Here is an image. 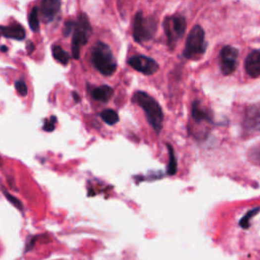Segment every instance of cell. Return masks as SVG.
<instances>
[{
  "instance_id": "18",
  "label": "cell",
  "mask_w": 260,
  "mask_h": 260,
  "mask_svg": "<svg viewBox=\"0 0 260 260\" xmlns=\"http://www.w3.org/2000/svg\"><path fill=\"white\" fill-rule=\"evenodd\" d=\"M39 11L40 9L38 7H33L31 12L29 13V25L32 31L38 32L40 30V21H39Z\"/></svg>"
},
{
  "instance_id": "4",
  "label": "cell",
  "mask_w": 260,
  "mask_h": 260,
  "mask_svg": "<svg viewBox=\"0 0 260 260\" xmlns=\"http://www.w3.org/2000/svg\"><path fill=\"white\" fill-rule=\"evenodd\" d=\"M92 26L87 14L81 13L75 21V28L72 36L71 53L74 59H79L81 49L85 46L92 35Z\"/></svg>"
},
{
  "instance_id": "5",
  "label": "cell",
  "mask_w": 260,
  "mask_h": 260,
  "mask_svg": "<svg viewBox=\"0 0 260 260\" xmlns=\"http://www.w3.org/2000/svg\"><path fill=\"white\" fill-rule=\"evenodd\" d=\"M157 23L155 17H146L142 11H138L134 16L133 38L138 43L150 41L154 38Z\"/></svg>"
},
{
  "instance_id": "16",
  "label": "cell",
  "mask_w": 260,
  "mask_h": 260,
  "mask_svg": "<svg viewBox=\"0 0 260 260\" xmlns=\"http://www.w3.org/2000/svg\"><path fill=\"white\" fill-rule=\"evenodd\" d=\"M100 116H101V118L104 120V122L108 125H115L119 121L118 113L112 109H106L102 111Z\"/></svg>"
},
{
  "instance_id": "9",
  "label": "cell",
  "mask_w": 260,
  "mask_h": 260,
  "mask_svg": "<svg viewBox=\"0 0 260 260\" xmlns=\"http://www.w3.org/2000/svg\"><path fill=\"white\" fill-rule=\"evenodd\" d=\"M128 64L134 70L146 75L155 74L158 70V64L156 60L145 55H135L130 57L128 59Z\"/></svg>"
},
{
  "instance_id": "6",
  "label": "cell",
  "mask_w": 260,
  "mask_h": 260,
  "mask_svg": "<svg viewBox=\"0 0 260 260\" xmlns=\"http://www.w3.org/2000/svg\"><path fill=\"white\" fill-rule=\"evenodd\" d=\"M163 27L168 39V45L173 49L185 34L186 19L180 14L169 15L164 19Z\"/></svg>"
},
{
  "instance_id": "10",
  "label": "cell",
  "mask_w": 260,
  "mask_h": 260,
  "mask_svg": "<svg viewBox=\"0 0 260 260\" xmlns=\"http://www.w3.org/2000/svg\"><path fill=\"white\" fill-rule=\"evenodd\" d=\"M239 50L233 46H225L221 51V70L224 75H231L238 66Z\"/></svg>"
},
{
  "instance_id": "12",
  "label": "cell",
  "mask_w": 260,
  "mask_h": 260,
  "mask_svg": "<svg viewBox=\"0 0 260 260\" xmlns=\"http://www.w3.org/2000/svg\"><path fill=\"white\" fill-rule=\"evenodd\" d=\"M246 72L253 78L260 76V49L253 50L245 60Z\"/></svg>"
},
{
  "instance_id": "3",
  "label": "cell",
  "mask_w": 260,
  "mask_h": 260,
  "mask_svg": "<svg viewBox=\"0 0 260 260\" xmlns=\"http://www.w3.org/2000/svg\"><path fill=\"white\" fill-rule=\"evenodd\" d=\"M208 42L206 40V32L201 26L196 25L192 28L187 37L183 56L188 60H199L206 54Z\"/></svg>"
},
{
  "instance_id": "8",
  "label": "cell",
  "mask_w": 260,
  "mask_h": 260,
  "mask_svg": "<svg viewBox=\"0 0 260 260\" xmlns=\"http://www.w3.org/2000/svg\"><path fill=\"white\" fill-rule=\"evenodd\" d=\"M243 128L247 135L260 133V104L249 106L244 114Z\"/></svg>"
},
{
  "instance_id": "24",
  "label": "cell",
  "mask_w": 260,
  "mask_h": 260,
  "mask_svg": "<svg viewBox=\"0 0 260 260\" xmlns=\"http://www.w3.org/2000/svg\"><path fill=\"white\" fill-rule=\"evenodd\" d=\"M27 48H28V53H29V54H32V52H33L34 49H35L34 43L31 42V41H29V43H28V45H27Z\"/></svg>"
},
{
  "instance_id": "11",
  "label": "cell",
  "mask_w": 260,
  "mask_h": 260,
  "mask_svg": "<svg viewBox=\"0 0 260 260\" xmlns=\"http://www.w3.org/2000/svg\"><path fill=\"white\" fill-rule=\"evenodd\" d=\"M60 7H61V2L58 1V0H44L42 1L39 9L41 12L43 21L51 23L60 11Z\"/></svg>"
},
{
  "instance_id": "2",
  "label": "cell",
  "mask_w": 260,
  "mask_h": 260,
  "mask_svg": "<svg viewBox=\"0 0 260 260\" xmlns=\"http://www.w3.org/2000/svg\"><path fill=\"white\" fill-rule=\"evenodd\" d=\"M93 66L105 76L113 75L117 69V61L109 45L104 42H97L91 53Z\"/></svg>"
},
{
  "instance_id": "19",
  "label": "cell",
  "mask_w": 260,
  "mask_h": 260,
  "mask_svg": "<svg viewBox=\"0 0 260 260\" xmlns=\"http://www.w3.org/2000/svg\"><path fill=\"white\" fill-rule=\"evenodd\" d=\"M2 189V192H3V194L5 195V197L8 199V202L11 204V205H13L17 209H19V210H24V208H23V204L21 203V201H18V199L17 198H15L14 196H12L10 193H8L5 189H3V188H1Z\"/></svg>"
},
{
  "instance_id": "20",
  "label": "cell",
  "mask_w": 260,
  "mask_h": 260,
  "mask_svg": "<svg viewBox=\"0 0 260 260\" xmlns=\"http://www.w3.org/2000/svg\"><path fill=\"white\" fill-rule=\"evenodd\" d=\"M56 123H57V118L55 116H51L50 119H46L44 121L43 129L47 132H52L55 129Z\"/></svg>"
},
{
  "instance_id": "23",
  "label": "cell",
  "mask_w": 260,
  "mask_h": 260,
  "mask_svg": "<svg viewBox=\"0 0 260 260\" xmlns=\"http://www.w3.org/2000/svg\"><path fill=\"white\" fill-rule=\"evenodd\" d=\"M74 28H75V21H72V19L66 21L63 27V35L65 37H68L70 34H73Z\"/></svg>"
},
{
  "instance_id": "7",
  "label": "cell",
  "mask_w": 260,
  "mask_h": 260,
  "mask_svg": "<svg viewBox=\"0 0 260 260\" xmlns=\"http://www.w3.org/2000/svg\"><path fill=\"white\" fill-rule=\"evenodd\" d=\"M191 117H192V123L194 125L191 128V131H194V134L197 132V129L202 125H209L213 123V117L211 111L205 106L201 101H194L192 104L191 109Z\"/></svg>"
},
{
  "instance_id": "21",
  "label": "cell",
  "mask_w": 260,
  "mask_h": 260,
  "mask_svg": "<svg viewBox=\"0 0 260 260\" xmlns=\"http://www.w3.org/2000/svg\"><path fill=\"white\" fill-rule=\"evenodd\" d=\"M14 86H15L16 92H17L19 95H21L22 97H26V96L28 95V92H29L28 86L26 85V83H25L24 81H16L15 84H14Z\"/></svg>"
},
{
  "instance_id": "22",
  "label": "cell",
  "mask_w": 260,
  "mask_h": 260,
  "mask_svg": "<svg viewBox=\"0 0 260 260\" xmlns=\"http://www.w3.org/2000/svg\"><path fill=\"white\" fill-rule=\"evenodd\" d=\"M249 158L253 164L260 167V148L251 150V152L249 153Z\"/></svg>"
},
{
  "instance_id": "25",
  "label": "cell",
  "mask_w": 260,
  "mask_h": 260,
  "mask_svg": "<svg viewBox=\"0 0 260 260\" xmlns=\"http://www.w3.org/2000/svg\"><path fill=\"white\" fill-rule=\"evenodd\" d=\"M72 96L74 97V101H75V102H79V101H81V98H79V96H78L76 93H72Z\"/></svg>"
},
{
  "instance_id": "26",
  "label": "cell",
  "mask_w": 260,
  "mask_h": 260,
  "mask_svg": "<svg viewBox=\"0 0 260 260\" xmlns=\"http://www.w3.org/2000/svg\"><path fill=\"white\" fill-rule=\"evenodd\" d=\"M1 51H7V48L4 46H1Z\"/></svg>"
},
{
  "instance_id": "15",
  "label": "cell",
  "mask_w": 260,
  "mask_h": 260,
  "mask_svg": "<svg viewBox=\"0 0 260 260\" xmlns=\"http://www.w3.org/2000/svg\"><path fill=\"white\" fill-rule=\"evenodd\" d=\"M52 55L57 62L66 65L69 62V54L60 46H53L52 47Z\"/></svg>"
},
{
  "instance_id": "13",
  "label": "cell",
  "mask_w": 260,
  "mask_h": 260,
  "mask_svg": "<svg viewBox=\"0 0 260 260\" xmlns=\"http://www.w3.org/2000/svg\"><path fill=\"white\" fill-rule=\"evenodd\" d=\"M0 36L16 41H23L26 39V30L19 24H11L6 27H0Z\"/></svg>"
},
{
  "instance_id": "14",
  "label": "cell",
  "mask_w": 260,
  "mask_h": 260,
  "mask_svg": "<svg viewBox=\"0 0 260 260\" xmlns=\"http://www.w3.org/2000/svg\"><path fill=\"white\" fill-rule=\"evenodd\" d=\"M91 96L94 100L99 102H103L106 103L110 101V99L114 95V90L110 86H101V87H97L92 90H90Z\"/></svg>"
},
{
  "instance_id": "17",
  "label": "cell",
  "mask_w": 260,
  "mask_h": 260,
  "mask_svg": "<svg viewBox=\"0 0 260 260\" xmlns=\"http://www.w3.org/2000/svg\"><path fill=\"white\" fill-rule=\"evenodd\" d=\"M168 153H169V164L167 168V173L168 175H175L177 173V158L175 156V152L172 148L171 145H167Z\"/></svg>"
},
{
  "instance_id": "1",
  "label": "cell",
  "mask_w": 260,
  "mask_h": 260,
  "mask_svg": "<svg viewBox=\"0 0 260 260\" xmlns=\"http://www.w3.org/2000/svg\"><path fill=\"white\" fill-rule=\"evenodd\" d=\"M132 100L145 111L150 125L154 128L156 134L161 132L163 128L164 113L159 104L152 96L142 91L134 93Z\"/></svg>"
}]
</instances>
